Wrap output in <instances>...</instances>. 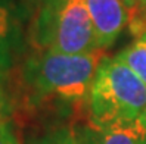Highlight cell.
Instances as JSON below:
<instances>
[{
  "label": "cell",
  "mask_w": 146,
  "mask_h": 144,
  "mask_svg": "<svg viewBox=\"0 0 146 144\" xmlns=\"http://www.w3.org/2000/svg\"><path fill=\"white\" fill-rule=\"evenodd\" d=\"M89 106L94 125L133 122L146 109V84L118 56L105 57L94 75Z\"/></svg>",
  "instance_id": "6da1fadb"
},
{
  "label": "cell",
  "mask_w": 146,
  "mask_h": 144,
  "mask_svg": "<svg viewBox=\"0 0 146 144\" xmlns=\"http://www.w3.org/2000/svg\"><path fill=\"white\" fill-rule=\"evenodd\" d=\"M104 59V50L87 55L43 50L27 62L24 78L40 96L81 101L89 99L94 75Z\"/></svg>",
  "instance_id": "7a4b0ae2"
},
{
  "label": "cell",
  "mask_w": 146,
  "mask_h": 144,
  "mask_svg": "<svg viewBox=\"0 0 146 144\" xmlns=\"http://www.w3.org/2000/svg\"><path fill=\"white\" fill-rule=\"evenodd\" d=\"M36 43L41 50L65 55L98 52L86 0H46L36 21Z\"/></svg>",
  "instance_id": "3957f363"
},
{
  "label": "cell",
  "mask_w": 146,
  "mask_h": 144,
  "mask_svg": "<svg viewBox=\"0 0 146 144\" xmlns=\"http://www.w3.org/2000/svg\"><path fill=\"white\" fill-rule=\"evenodd\" d=\"M99 50L114 44L130 21V11L123 0H86Z\"/></svg>",
  "instance_id": "277c9868"
},
{
  "label": "cell",
  "mask_w": 146,
  "mask_h": 144,
  "mask_svg": "<svg viewBox=\"0 0 146 144\" xmlns=\"http://www.w3.org/2000/svg\"><path fill=\"white\" fill-rule=\"evenodd\" d=\"M75 137L81 144H146V130L140 118L108 126L89 122Z\"/></svg>",
  "instance_id": "5b68a950"
},
{
  "label": "cell",
  "mask_w": 146,
  "mask_h": 144,
  "mask_svg": "<svg viewBox=\"0 0 146 144\" xmlns=\"http://www.w3.org/2000/svg\"><path fill=\"white\" fill-rule=\"evenodd\" d=\"M18 31L9 0H0V72L6 74L13 60Z\"/></svg>",
  "instance_id": "8992f818"
},
{
  "label": "cell",
  "mask_w": 146,
  "mask_h": 144,
  "mask_svg": "<svg viewBox=\"0 0 146 144\" xmlns=\"http://www.w3.org/2000/svg\"><path fill=\"white\" fill-rule=\"evenodd\" d=\"M117 56L146 84V32L137 38L134 44L124 49Z\"/></svg>",
  "instance_id": "52a82bcc"
},
{
  "label": "cell",
  "mask_w": 146,
  "mask_h": 144,
  "mask_svg": "<svg viewBox=\"0 0 146 144\" xmlns=\"http://www.w3.org/2000/svg\"><path fill=\"white\" fill-rule=\"evenodd\" d=\"M11 116V101L5 88V74L0 72V124L9 122Z\"/></svg>",
  "instance_id": "ba28073f"
},
{
  "label": "cell",
  "mask_w": 146,
  "mask_h": 144,
  "mask_svg": "<svg viewBox=\"0 0 146 144\" xmlns=\"http://www.w3.org/2000/svg\"><path fill=\"white\" fill-rule=\"evenodd\" d=\"M0 144H21L11 122L0 124Z\"/></svg>",
  "instance_id": "9c48e42d"
},
{
  "label": "cell",
  "mask_w": 146,
  "mask_h": 144,
  "mask_svg": "<svg viewBox=\"0 0 146 144\" xmlns=\"http://www.w3.org/2000/svg\"><path fill=\"white\" fill-rule=\"evenodd\" d=\"M55 144H81L74 134H62Z\"/></svg>",
  "instance_id": "30bf717a"
},
{
  "label": "cell",
  "mask_w": 146,
  "mask_h": 144,
  "mask_svg": "<svg viewBox=\"0 0 146 144\" xmlns=\"http://www.w3.org/2000/svg\"><path fill=\"white\" fill-rule=\"evenodd\" d=\"M124 2V5L128 7V11H133V9H136L137 6H139V3H140V0H123Z\"/></svg>",
  "instance_id": "8fae6325"
},
{
  "label": "cell",
  "mask_w": 146,
  "mask_h": 144,
  "mask_svg": "<svg viewBox=\"0 0 146 144\" xmlns=\"http://www.w3.org/2000/svg\"><path fill=\"white\" fill-rule=\"evenodd\" d=\"M140 119H142V122H143V125H145V130H146V109H145V112L142 113Z\"/></svg>",
  "instance_id": "7c38bea8"
},
{
  "label": "cell",
  "mask_w": 146,
  "mask_h": 144,
  "mask_svg": "<svg viewBox=\"0 0 146 144\" xmlns=\"http://www.w3.org/2000/svg\"><path fill=\"white\" fill-rule=\"evenodd\" d=\"M140 3H142V5H143V6L146 7V0H140Z\"/></svg>",
  "instance_id": "4fadbf2b"
}]
</instances>
